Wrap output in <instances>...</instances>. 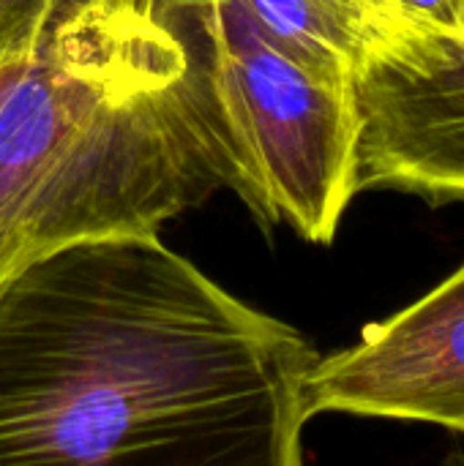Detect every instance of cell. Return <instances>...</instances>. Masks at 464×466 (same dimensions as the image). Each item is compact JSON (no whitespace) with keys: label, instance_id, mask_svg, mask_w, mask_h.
I'll use <instances>...</instances> for the list:
<instances>
[{"label":"cell","instance_id":"cell-7","mask_svg":"<svg viewBox=\"0 0 464 466\" xmlns=\"http://www.w3.org/2000/svg\"><path fill=\"white\" fill-rule=\"evenodd\" d=\"M397 38L391 60L369 63L397 71H427L464 41V0H377Z\"/></svg>","mask_w":464,"mask_h":466},{"label":"cell","instance_id":"cell-9","mask_svg":"<svg viewBox=\"0 0 464 466\" xmlns=\"http://www.w3.org/2000/svg\"><path fill=\"white\" fill-rule=\"evenodd\" d=\"M27 63V60H25ZM25 63H16V66H8V68H0V98L5 96V90L16 82V76L22 74Z\"/></svg>","mask_w":464,"mask_h":466},{"label":"cell","instance_id":"cell-6","mask_svg":"<svg viewBox=\"0 0 464 466\" xmlns=\"http://www.w3.org/2000/svg\"><path fill=\"white\" fill-rule=\"evenodd\" d=\"M254 22L317 74L356 82L369 63L391 60L394 30L377 0H241Z\"/></svg>","mask_w":464,"mask_h":466},{"label":"cell","instance_id":"cell-10","mask_svg":"<svg viewBox=\"0 0 464 466\" xmlns=\"http://www.w3.org/2000/svg\"><path fill=\"white\" fill-rule=\"evenodd\" d=\"M454 466H464V451L457 456V459H454Z\"/></svg>","mask_w":464,"mask_h":466},{"label":"cell","instance_id":"cell-1","mask_svg":"<svg viewBox=\"0 0 464 466\" xmlns=\"http://www.w3.org/2000/svg\"><path fill=\"white\" fill-rule=\"evenodd\" d=\"M320 355L159 235L0 273V466H301Z\"/></svg>","mask_w":464,"mask_h":466},{"label":"cell","instance_id":"cell-8","mask_svg":"<svg viewBox=\"0 0 464 466\" xmlns=\"http://www.w3.org/2000/svg\"><path fill=\"white\" fill-rule=\"evenodd\" d=\"M55 0H0V68L25 63Z\"/></svg>","mask_w":464,"mask_h":466},{"label":"cell","instance_id":"cell-3","mask_svg":"<svg viewBox=\"0 0 464 466\" xmlns=\"http://www.w3.org/2000/svg\"><path fill=\"white\" fill-rule=\"evenodd\" d=\"M235 191L271 229L331 246L358 197V106L263 30L241 0H180Z\"/></svg>","mask_w":464,"mask_h":466},{"label":"cell","instance_id":"cell-4","mask_svg":"<svg viewBox=\"0 0 464 466\" xmlns=\"http://www.w3.org/2000/svg\"><path fill=\"white\" fill-rule=\"evenodd\" d=\"M309 415L347 412L464 434V265L407 309L372 322L358 344L320 358Z\"/></svg>","mask_w":464,"mask_h":466},{"label":"cell","instance_id":"cell-5","mask_svg":"<svg viewBox=\"0 0 464 466\" xmlns=\"http://www.w3.org/2000/svg\"><path fill=\"white\" fill-rule=\"evenodd\" d=\"M358 194L464 205V41L427 71L366 66L356 82Z\"/></svg>","mask_w":464,"mask_h":466},{"label":"cell","instance_id":"cell-2","mask_svg":"<svg viewBox=\"0 0 464 466\" xmlns=\"http://www.w3.org/2000/svg\"><path fill=\"white\" fill-rule=\"evenodd\" d=\"M180 0H55L0 98V273L230 188Z\"/></svg>","mask_w":464,"mask_h":466}]
</instances>
